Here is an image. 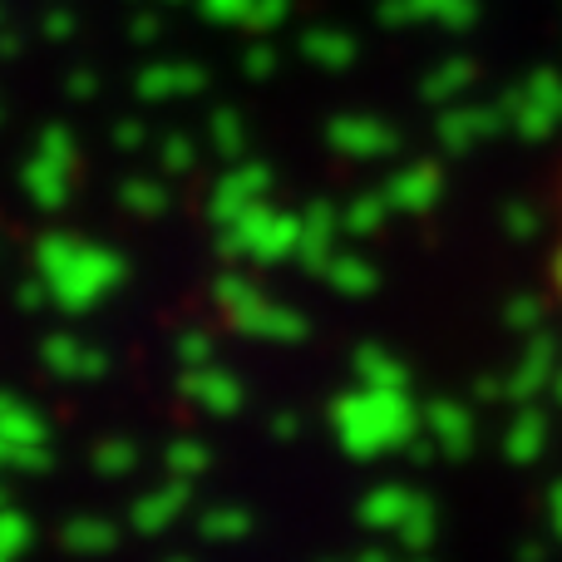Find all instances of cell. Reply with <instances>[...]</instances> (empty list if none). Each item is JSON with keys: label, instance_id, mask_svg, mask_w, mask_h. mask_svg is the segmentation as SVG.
Returning a JSON list of instances; mask_svg holds the SVG:
<instances>
[{"label": "cell", "instance_id": "1", "mask_svg": "<svg viewBox=\"0 0 562 562\" xmlns=\"http://www.w3.org/2000/svg\"><path fill=\"white\" fill-rule=\"evenodd\" d=\"M553 286H558V301H562V223H558V247H553Z\"/></svg>", "mask_w": 562, "mask_h": 562}]
</instances>
